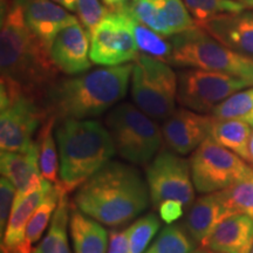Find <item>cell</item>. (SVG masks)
Returning <instances> with one entry per match:
<instances>
[{
  "mask_svg": "<svg viewBox=\"0 0 253 253\" xmlns=\"http://www.w3.org/2000/svg\"><path fill=\"white\" fill-rule=\"evenodd\" d=\"M0 68L1 110L21 96L43 107L47 91L58 80L59 69L49 50L28 28L20 0H1Z\"/></svg>",
  "mask_w": 253,
  "mask_h": 253,
  "instance_id": "cell-1",
  "label": "cell"
},
{
  "mask_svg": "<svg viewBox=\"0 0 253 253\" xmlns=\"http://www.w3.org/2000/svg\"><path fill=\"white\" fill-rule=\"evenodd\" d=\"M149 189L132 166L110 161L78 188L74 203L104 226L121 227L147 210Z\"/></svg>",
  "mask_w": 253,
  "mask_h": 253,
  "instance_id": "cell-2",
  "label": "cell"
},
{
  "mask_svg": "<svg viewBox=\"0 0 253 253\" xmlns=\"http://www.w3.org/2000/svg\"><path fill=\"white\" fill-rule=\"evenodd\" d=\"M134 63L94 69L56 80L47 91L43 107L56 121L88 120L102 115L125 99Z\"/></svg>",
  "mask_w": 253,
  "mask_h": 253,
  "instance_id": "cell-3",
  "label": "cell"
},
{
  "mask_svg": "<svg viewBox=\"0 0 253 253\" xmlns=\"http://www.w3.org/2000/svg\"><path fill=\"white\" fill-rule=\"evenodd\" d=\"M54 135L60 160L59 186L67 194L80 188L116 154L112 135L96 120H60Z\"/></svg>",
  "mask_w": 253,
  "mask_h": 253,
  "instance_id": "cell-4",
  "label": "cell"
},
{
  "mask_svg": "<svg viewBox=\"0 0 253 253\" xmlns=\"http://www.w3.org/2000/svg\"><path fill=\"white\" fill-rule=\"evenodd\" d=\"M170 65L224 73L253 84V59L239 54L197 26L170 38Z\"/></svg>",
  "mask_w": 253,
  "mask_h": 253,
  "instance_id": "cell-5",
  "label": "cell"
},
{
  "mask_svg": "<svg viewBox=\"0 0 253 253\" xmlns=\"http://www.w3.org/2000/svg\"><path fill=\"white\" fill-rule=\"evenodd\" d=\"M104 126L112 135L116 154L135 166L147 167L164 143L162 128L136 104L114 107Z\"/></svg>",
  "mask_w": 253,
  "mask_h": 253,
  "instance_id": "cell-6",
  "label": "cell"
},
{
  "mask_svg": "<svg viewBox=\"0 0 253 253\" xmlns=\"http://www.w3.org/2000/svg\"><path fill=\"white\" fill-rule=\"evenodd\" d=\"M178 79L168 62L138 54L131 74V97L154 120L164 121L176 110Z\"/></svg>",
  "mask_w": 253,
  "mask_h": 253,
  "instance_id": "cell-7",
  "label": "cell"
},
{
  "mask_svg": "<svg viewBox=\"0 0 253 253\" xmlns=\"http://www.w3.org/2000/svg\"><path fill=\"white\" fill-rule=\"evenodd\" d=\"M190 167L196 191L202 195L225 190L253 175V167L211 136L194 151Z\"/></svg>",
  "mask_w": 253,
  "mask_h": 253,
  "instance_id": "cell-8",
  "label": "cell"
},
{
  "mask_svg": "<svg viewBox=\"0 0 253 253\" xmlns=\"http://www.w3.org/2000/svg\"><path fill=\"white\" fill-rule=\"evenodd\" d=\"M177 79V102L202 114L211 113L232 94L253 86L244 79L197 68L179 72Z\"/></svg>",
  "mask_w": 253,
  "mask_h": 253,
  "instance_id": "cell-9",
  "label": "cell"
},
{
  "mask_svg": "<svg viewBox=\"0 0 253 253\" xmlns=\"http://www.w3.org/2000/svg\"><path fill=\"white\" fill-rule=\"evenodd\" d=\"M151 203L156 210L163 202L178 201L188 211L195 202L190 162L171 150H161L145 169Z\"/></svg>",
  "mask_w": 253,
  "mask_h": 253,
  "instance_id": "cell-10",
  "label": "cell"
},
{
  "mask_svg": "<svg viewBox=\"0 0 253 253\" xmlns=\"http://www.w3.org/2000/svg\"><path fill=\"white\" fill-rule=\"evenodd\" d=\"M138 48L128 17L110 12L90 34V59L100 66H120L135 61Z\"/></svg>",
  "mask_w": 253,
  "mask_h": 253,
  "instance_id": "cell-11",
  "label": "cell"
},
{
  "mask_svg": "<svg viewBox=\"0 0 253 253\" xmlns=\"http://www.w3.org/2000/svg\"><path fill=\"white\" fill-rule=\"evenodd\" d=\"M48 118L46 109L36 100L19 97L1 110L0 116V148L1 151L27 150L36 143L34 135Z\"/></svg>",
  "mask_w": 253,
  "mask_h": 253,
  "instance_id": "cell-12",
  "label": "cell"
},
{
  "mask_svg": "<svg viewBox=\"0 0 253 253\" xmlns=\"http://www.w3.org/2000/svg\"><path fill=\"white\" fill-rule=\"evenodd\" d=\"M214 121L212 115H203L183 107L176 109L161 126L164 143L173 153L188 155L211 136Z\"/></svg>",
  "mask_w": 253,
  "mask_h": 253,
  "instance_id": "cell-13",
  "label": "cell"
},
{
  "mask_svg": "<svg viewBox=\"0 0 253 253\" xmlns=\"http://www.w3.org/2000/svg\"><path fill=\"white\" fill-rule=\"evenodd\" d=\"M50 58L60 72L67 75L86 73L91 67L89 33L78 23L60 32L49 49Z\"/></svg>",
  "mask_w": 253,
  "mask_h": 253,
  "instance_id": "cell-14",
  "label": "cell"
},
{
  "mask_svg": "<svg viewBox=\"0 0 253 253\" xmlns=\"http://www.w3.org/2000/svg\"><path fill=\"white\" fill-rule=\"evenodd\" d=\"M20 2L28 28L48 50L63 28L78 23L75 15L52 0H20Z\"/></svg>",
  "mask_w": 253,
  "mask_h": 253,
  "instance_id": "cell-15",
  "label": "cell"
},
{
  "mask_svg": "<svg viewBox=\"0 0 253 253\" xmlns=\"http://www.w3.org/2000/svg\"><path fill=\"white\" fill-rule=\"evenodd\" d=\"M53 186V183L43 178L42 184L33 191L15 195L13 209L1 238V253H21L24 251L28 221Z\"/></svg>",
  "mask_w": 253,
  "mask_h": 253,
  "instance_id": "cell-16",
  "label": "cell"
},
{
  "mask_svg": "<svg viewBox=\"0 0 253 253\" xmlns=\"http://www.w3.org/2000/svg\"><path fill=\"white\" fill-rule=\"evenodd\" d=\"M202 28L223 45L253 59V12L220 15Z\"/></svg>",
  "mask_w": 253,
  "mask_h": 253,
  "instance_id": "cell-17",
  "label": "cell"
},
{
  "mask_svg": "<svg viewBox=\"0 0 253 253\" xmlns=\"http://www.w3.org/2000/svg\"><path fill=\"white\" fill-rule=\"evenodd\" d=\"M229 216L232 214L221 199L219 192H212L195 199L182 225L192 239L203 248L218 224Z\"/></svg>",
  "mask_w": 253,
  "mask_h": 253,
  "instance_id": "cell-18",
  "label": "cell"
},
{
  "mask_svg": "<svg viewBox=\"0 0 253 253\" xmlns=\"http://www.w3.org/2000/svg\"><path fill=\"white\" fill-rule=\"evenodd\" d=\"M0 168L1 176L15 186L17 194L31 192L42 184L37 141L27 150L1 151Z\"/></svg>",
  "mask_w": 253,
  "mask_h": 253,
  "instance_id": "cell-19",
  "label": "cell"
},
{
  "mask_svg": "<svg viewBox=\"0 0 253 253\" xmlns=\"http://www.w3.org/2000/svg\"><path fill=\"white\" fill-rule=\"evenodd\" d=\"M220 253H251L253 249V218L237 213L218 224L203 246Z\"/></svg>",
  "mask_w": 253,
  "mask_h": 253,
  "instance_id": "cell-20",
  "label": "cell"
},
{
  "mask_svg": "<svg viewBox=\"0 0 253 253\" xmlns=\"http://www.w3.org/2000/svg\"><path fill=\"white\" fill-rule=\"evenodd\" d=\"M74 253H107L108 252V232L103 225L87 214L81 212L72 203L69 220Z\"/></svg>",
  "mask_w": 253,
  "mask_h": 253,
  "instance_id": "cell-21",
  "label": "cell"
},
{
  "mask_svg": "<svg viewBox=\"0 0 253 253\" xmlns=\"http://www.w3.org/2000/svg\"><path fill=\"white\" fill-rule=\"evenodd\" d=\"M67 195L65 191L61 194L48 231L37 248L38 253H72L68 242L72 203L69 202Z\"/></svg>",
  "mask_w": 253,
  "mask_h": 253,
  "instance_id": "cell-22",
  "label": "cell"
},
{
  "mask_svg": "<svg viewBox=\"0 0 253 253\" xmlns=\"http://www.w3.org/2000/svg\"><path fill=\"white\" fill-rule=\"evenodd\" d=\"M251 126L248 122L240 120H216L211 130V137L250 163Z\"/></svg>",
  "mask_w": 253,
  "mask_h": 253,
  "instance_id": "cell-23",
  "label": "cell"
},
{
  "mask_svg": "<svg viewBox=\"0 0 253 253\" xmlns=\"http://www.w3.org/2000/svg\"><path fill=\"white\" fill-rule=\"evenodd\" d=\"M56 119L48 116L37 132V143L39 147V164L41 176L53 184H60L59 149L53 128H55Z\"/></svg>",
  "mask_w": 253,
  "mask_h": 253,
  "instance_id": "cell-24",
  "label": "cell"
},
{
  "mask_svg": "<svg viewBox=\"0 0 253 253\" xmlns=\"http://www.w3.org/2000/svg\"><path fill=\"white\" fill-rule=\"evenodd\" d=\"M63 190L59 185L53 186L47 196L43 198L39 207L36 210L33 216L28 221V225L25 233V243H24V251L21 253H32L33 248L32 245L36 244L43 235L45 230L48 226L52 214L55 212L58 208L60 197Z\"/></svg>",
  "mask_w": 253,
  "mask_h": 253,
  "instance_id": "cell-25",
  "label": "cell"
},
{
  "mask_svg": "<svg viewBox=\"0 0 253 253\" xmlns=\"http://www.w3.org/2000/svg\"><path fill=\"white\" fill-rule=\"evenodd\" d=\"M197 243L182 224H168L144 253H191Z\"/></svg>",
  "mask_w": 253,
  "mask_h": 253,
  "instance_id": "cell-26",
  "label": "cell"
},
{
  "mask_svg": "<svg viewBox=\"0 0 253 253\" xmlns=\"http://www.w3.org/2000/svg\"><path fill=\"white\" fill-rule=\"evenodd\" d=\"M126 17H128L129 25H130L131 32L134 34L136 45H137L138 50L142 52V54L149 55L151 58L169 63L170 55H171L170 41L163 39L161 34L141 24L140 21L131 18L130 15H126Z\"/></svg>",
  "mask_w": 253,
  "mask_h": 253,
  "instance_id": "cell-27",
  "label": "cell"
},
{
  "mask_svg": "<svg viewBox=\"0 0 253 253\" xmlns=\"http://www.w3.org/2000/svg\"><path fill=\"white\" fill-rule=\"evenodd\" d=\"M183 1L199 27L220 15L240 13L245 9V6L236 0H183Z\"/></svg>",
  "mask_w": 253,
  "mask_h": 253,
  "instance_id": "cell-28",
  "label": "cell"
},
{
  "mask_svg": "<svg viewBox=\"0 0 253 253\" xmlns=\"http://www.w3.org/2000/svg\"><path fill=\"white\" fill-rule=\"evenodd\" d=\"M210 115L214 120H240L250 125L253 116V88L232 94L218 104Z\"/></svg>",
  "mask_w": 253,
  "mask_h": 253,
  "instance_id": "cell-29",
  "label": "cell"
},
{
  "mask_svg": "<svg viewBox=\"0 0 253 253\" xmlns=\"http://www.w3.org/2000/svg\"><path fill=\"white\" fill-rule=\"evenodd\" d=\"M218 192L231 214L243 213L253 218V175Z\"/></svg>",
  "mask_w": 253,
  "mask_h": 253,
  "instance_id": "cell-30",
  "label": "cell"
},
{
  "mask_svg": "<svg viewBox=\"0 0 253 253\" xmlns=\"http://www.w3.org/2000/svg\"><path fill=\"white\" fill-rule=\"evenodd\" d=\"M160 227L161 220L155 213L147 214L132 223L126 230L130 253H144Z\"/></svg>",
  "mask_w": 253,
  "mask_h": 253,
  "instance_id": "cell-31",
  "label": "cell"
},
{
  "mask_svg": "<svg viewBox=\"0 0 253 253\" xmlns=\"http://www.w3.org/2000/svg\"><path fill=\"white\" fill-rule=\"evenodd\" d=\"M171 37L197 27L183 0H157Z\"/></svg>",
  "mask_w": 253,
  "mask_h": 253,
  "instance_id": "cell-32",
  "label": "cell"
},
{
  "mask_svg": "<svg viewBox=\"0 0 253 253\" xmlns=\"http://www.w3.org/2000/svg\"><path fill=\"white\" fill-rule=\"evenodd\" d=\"M75 12L89 34L110 13L107 5H103L100 0H78Z\"/></svg>",
  "mask_w": 253,
  "mask_h": 253,
  "instance_id": "cell-33",
  "label": "cell"
},
{
  "mask_svg": "<svg viewBox=\"0 0 253 253\" xmlns=\"http://www.w3.org/2000/svg\"><path fill=\"white\" fill-rule=\"evenodd\" d=\"M15 195H17L15 186L6 177L1 176V181H0V232H1V238L4 236L6 225H7L12 209H13Z\"/></svg>",
  "mask_w": 253,
  "mask_h": 253,
  "instance_id": "cell-34",
  "label": "cell"
},
{
  "mask_svg": "<svg viewBox=\"0 0 253 253\" xmlns=\"http://www.w3.org/2000/svg\"><path fill=\"white\" fill-rule=\"evenodd\" d=\"M160 217L167 224H172L173 221L179 219L185 212V208L178 201H166L158 207Z\"/></svg>",
  "mask_w": 253,
  "mask_h": 253,
  "instance_id": "cell-35",
  "label": "cell"
},
{
  "mask_svg": "<svg viewBox=\"0 0 253 253\" xmlns=\"http://www.w3.org/2000/svg\"><path fill=\"white\" fill-rule=\"evenodd\" d=\"M107 253H130L126 230H113L109 233V248Z\"/></svg>",
  "mask_w": 253,
  "mask_h": 253,
  "instance_id": "cell-36",
  "label": "cell"
},
{
  "mask_svg": "<svg viewBox=\"0 0 253 253\" xmlns=\"http://www.w3.org/2000/svg\"><path fill=\"white\" fill-rule=\"evenodd\" d=\"M52 1L56 2V4L61 5L66 9L71 12H75V8H77V2L78 0H52Z\"/></svg>",
  "mask_w": 253,
  "mask_h": 253,
  "instance_id": "cell-37",
  "label": "cell"
},
{
  "mask_svg": "<svg viewBox=\"0 0 253 253\" xmlns=\"http://www.w3.org/2000/svg\"><path fill=\"white\" fill-rule=\"evenodd\" d=\"M103 4L107 5L108 7H110L112 9H115L120 7V6L126 4V2H128L129 0H102Z\"/></svg>",
  "mask_w": 253,
  "mask_h": 253,
  "instance_id": "cell-38",
  "label": "cell"
},
{
  "mask_svg": "<svg viewBox=\"0 0 253 253\" xmlns=\"http://www.w3.org/2000/svg\"><path fill=\"white\" fill-rule=\"evenodd\" d=\"M249 150H250V163L253 166V130H252V135L251 138H250V145H249Z\"/></svg>",
  "mask_w": 253,
  "mask_h": 253,
  "instance_id": "cell-39",
  "label": "cell"
},
{
  "mask_svg": "<svg viewBox=\"0 0 253 253\" xmlns=\"http://www.w3.org/2000/svg\"><path fill=\"white\" fill-rule=\"evenodd\" d=\"M239 2H242L245 7H250L253 8V0H238Z\"/></svg>",
  "mask_w": 253,
  "mask_h": 253,
  "instance_id": "cell-40",
  "label": "cell"
},
{
  "mask_svg": "<svg viewBox=\"0 0 253 253\" xmlns=\"http://www.w3.org/2000/svg\"><path fill=\"white\" fill-rule=\"evenodd\" d=\"M191 253H208V250L207 249H196L194 252H191Z\"/></svg>",
  "mask_w": 253,
  "mask_h": 253,
  "instance_id": "cell-41",
  "label": "cell"
},
{
  "mask_svg": "<svg viewBox=\"0 0 253 253\" xmlns=\"http://www.w3.org/2000/svg\"><path fill=\"white\" fill-rule=\"evenodd\" d=\"M250 125H251L252 126H253V116H252V119H251V121H250Z\"/></svg>",
  "mask_w": 253,
  "mask_h": 253,
  "instance_id": "cell-42",
  "label": "cell"
},
{
  "mask_svg": "<svg viewBox=\"0 0 253 253\" xmlns=\"http://www.w3.org/2000/svg\"><path fill=\"white\" fill-rule=\"evenodd\" d=\"M17 253H20V252H17ZM32 253H38V252H37V249H34L33 252H32Z\"/></svg>",
  "mask_w": 253,
  "mask_h": 253,
  "instance_id": "cell-43",
  "label": "cell"
},
{
  "mask_svg": "<svg viewBox=\"0 0 253 253\" xmlns=\"http://www.w3.org/2000/svg\"><path fill=\"white\" fill-rule=\"evenodd\" d=\"M208 253H220V252H213V251H208Z\"/></svg>",
  "mask_w": 253,
  "mask_h": 253,
  "instance_id": "cell-44",
  "label": "cell"
},
{
  "mask_svg": "<svg viewBox=\"0 0 253 253\" xmlns=\"http://www.w3.org/2000/svg\"><path fill=\"white\" fill-rule=\"evenodd\" d=\"M251 253H253V249H252V251H251Z\"/></svg>",
  "mask_w": 253,
  "mask_h": 253,
  "instance_id": "cell-45",
  "label": "cell"
}]
</instances>
